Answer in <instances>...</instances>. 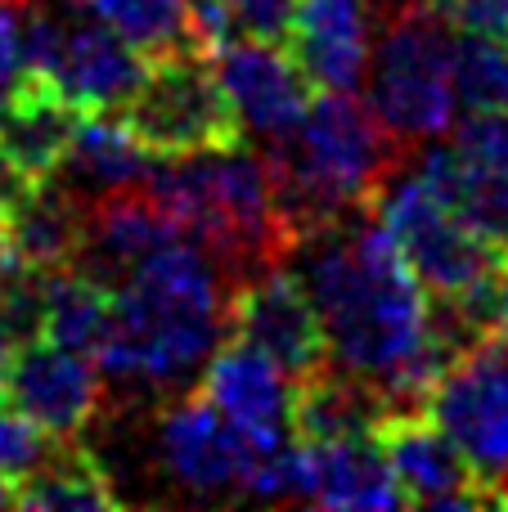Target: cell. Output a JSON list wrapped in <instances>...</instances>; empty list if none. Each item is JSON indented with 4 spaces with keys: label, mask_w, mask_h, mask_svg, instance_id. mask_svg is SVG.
I'll use <instances>...</instances> for the list:
<instances>
[{
    "label": "cell",
    "mask_w": 508,
    "mask_h": 512,
    "mask_svg": "<svg viewBox=\"0 0 508 512\" xmlns=\"http://www.w3.org/2000/svg\"><path fill=\"white\" fill-rule=\"evenodd\" d=\"M365 216H351L306 243V288L324 315L333 355L383 382L423 342L432 301L392 230L365 225Z\"/></svg>",
    "instance_id": "obj_1"
},
{
    "label": "cell",
    "mask_w": 508,
    "mask_h": 512,
    "mask_svg": "<svg viewBox=\"0 0 508 512\" xmlns=\"http://www.w3.org/2000/svg\"><path fill=\"white\" fill-rule=\"evenodd\" d=\"M230 283L198 243L180 239L140 261L117 288V315L95 364L113 378L171 387L216 346Z\"/></svg>",
    "instance_id": "obj_2"
},
{
    "label": "cell",
    "mask_w": 508,
    "mask_h": 512,
    "mask_svg": "<svg viewBox=\"0 0 508 512\" xmlns=\"http://www.w3.org/2000/svg\"><path fill=\"white\" fill-rule=\"evenodd\" d=\"M369 5L383 27L369 108L405 149H419L446 131L459 104L450 72L455 27L428 0H369Z\"/></svg>",
    "instance_id": "obj_3"
},
{
    "label": "cell",
    "mask_w": 508,
    "mask_h": 512,
    "mask_svg": "<svg viewBox=\"0 0 508 512\" xmlns=\"http://www.w3.org/2000/svg\"><path fill=\"white\" fill-rule=\"evenodd\" d=\"M153 158L243 149V117L225 95L207 50H176L149 59L144 81L117 113Z\"/></svg>",
    "instance_id": "obj_4"
},
{
    "label": "cell",
    "mask_w": 508,
    "mask_h": 512,
    "mask_svg": "<svg viewBox=\"0 0 508 512\" xmlns=\"http://www.w3.org/2000/svg\"><path fill=\"white\" fill-rule=\"evenodd\" d=\"M374 441L410 508H508L504 481L482 477V468L450 436V427L428 409H392L374 427Z\"/></svg>",
    "instance_id": "obj_5"
},
{
    "label": "cell",
    "mask_w": 508,
    "mask_h": 512,
    "mask_svg": "<svg viewBox=\"0 0 508 512\" xmlns=\"http://www.w3.org/2000/svg\"><path fill=\"white\" fill-rule=\"evenodd\" d=\"M374 216L401 243L405 261L414 265V274L432 292V301L464 297V292H473L500 265L491 256V248L459 221L455 207L423 185V176H414V180L396 176L378 194Z\"/></svg>",
    "instance_id": "obj_6"
},
{
    "label": "cell",
    "mask_w": 508,
    "mask_h": 512,
    "mask_svg": "<svg viewBox=\"0 0 508 512\" xmlns=\"http://www.w3.org/2000/svg\"><path fill=\"white\" fill-rule=\"evenodd\" d=\"M225 319H230L234 337L261 346L279 369L288 373H311L333 355L329 328L315 306L306 279H297L288 265H275L266 274H252L239 288H230L225 301Z\"/></svg>",
    "instance_id": "obj_7"
},
{
    "label": "cell",
    "mask_w": 508,
    "mask_h": 512,
    "mask_svg": "<svg viewBox=\"0 0 508 512\" xmlns=\"http://www.w3.org/2000/svg\"><path fill=\"white\" fill-rule=\"evenodd\" d=\"M432 414L450 427L482 477L508 486V333L468 346L432 396Z\"/></svg>",
    "instance_id": "obj_8"
},
{
    "label": "cell",
    "mask_w": 508,
    "mask_h": 512,
    "mask_svg": "<svg viewBox=\"0 0 508 512\" xmlns=\"http://www.w3.org/2000/svg\"><path fill=\"white\" fill-rule=\"evenodd\" d=\"M0 396L14 409H23L27 418H36L50 436L68 441L99 418L104 369L86 351L41 337L0 360Z\"/></svg>",
    "instance_id": "obj_9"
},
{
    "label": "cell",
    "mask_w": 508,
    "mask_h": 512,
    "mask_svg": "<svg viewBox=\"0 0 508 512\" xmlns=\"http://www.w3.org/2000/svg\"><path fill=\"white\" fill-rule=\"evenodd\" d=\"M212 68L225 95L239 108V117L261 135H279L297 126L311 104V77L284 41H266L252 32L230 36L212 50Z\"/></svg>",
    "instance_id": "obj_10"
},
{
    "label": "cell",
    "mask_w": 508,
    "mask_h": 512,
    "mask_svg": "<svg viewBox=\"0 0 508 512\" xmlns=\"http://www.w3.org/2000/svg\"><path fill=\"white\" fill-rule=\"evenodd\" d=\"M81 108L54 77L23 72L9 99L0 104V158L23 185L50 180L63 171L72 140L81 131Z\"/></svg>",
    "instance_id": "obj_11"
},
{
    "label": "cell",
    "mask_w": 508,
    "mask_h": 512,
    "mask_svg": "<svg viewBox=\"0 0 508 512\" xmlns=\"http://www.w3.org/2000/svg\"><path fill=\"white\" fill-rule=\"evenodd\" d=\"M144 68L149 59L126 45L104 18H95L90 0H68V32L54 81L81 113H122V104L140 90Z\"/></svg>",
    "instance_id": "obj_12"
},
{
    "label": "cell",
    "mask_w": 508,
    "mask_h": 512,
    "mask_svg": "<svg viewBox=\"0 0 508 512\" xmlns=\"http://www.w3.org/2000/svg\"><path fill=\"white\" fill-rule=\"evenodd\" d=\"M158 450L171 481L194 495H221L243 481V432L203 396H185L167 409L158 432Z\"/></svg>",
    "instance_id": "obj_13"
},
{
    "label": "cell",
    "mask_w": 508,
    "mask_h": 512,
    "mask_svg": "<svg viewBox=\"0 0 508 512\" xmlns=\"http://www.w3.org/2000/svg\"><path fill=\"white\" fill-rule=\"evenodd\" d=\"M185 239L176 212L149 189H122L86 203V248H81V270L99 279H126L140 261L153 252Z\"/></svg>",
    "instance_id": "obj_14"
},
{
    "label": "cell",
    "mask_w": 508,
    "mask_h": 512,
    "mask_svg": "<svg viewBox=\"0 0 508 512\" xmlns=\"http://www.w3.org/2000/svg\"><path fill=\"white\" fill-rule=\"evenodd\" d=\"M369 0H297L284 45L311 86L320 90H356L369 72Z\"/></svg>",
    "instance_id": "obj_15"
},
{
    "label": "cell",
    "mask_w": 508,
    "mask_h": 512,
    "mask_svg": "<svg viewBox=\"0 0 508 512\" xmlns=\"http://www.w3.org/2000/svg\"><path fill=\"white\" fill-rule=\"evenodd\" d=\"M207 400L239 427L243 436H288L293 432V396L284 387V373L261 346L234 342L216 346L203 364V382H198Z\"/></svg>",
    "instance_id": "obj_16"
},
{
    "label": "cell",
    "mask_w": 508,
    "mask_h": 512,
    "mask_svg": "<svg viewBox=\"0 0 508 512\" xmlns=\"http://www.w3.org/2000/svg\"><path fill=\"white\" fill-rule=\"evenodd\" d=\"M392 414L383 387L351 364L324 360L320 369L302 373L293 391V436L306 445H333L351 436H374V427Z\"/></svg>",
    "instance_id": "obj_17"
},
{
    "label": "cell",
    "mask_w": 508,
    "mask_h": 512,
    "mask_svg": "<svg viewBox=\"0 0 508 512\" xmlns=\"http://www.w3.org/2000/svg\"><path fill=\"white\" fill-rule=\"evenodd\" d=\"M302 499L320 508H410L374 436L333 445L302 441Z\"/></svg>",
    "instance_id": "obj_18"
},
{
    "label": "cell",
    "mask_w": 508,
    "mask_h": 512,
    "mask_svg": "<svg viewBox=\"0 0 508 512\" xmlns=\"http://www.w3.org/2000/svg\"><path fill=\"white\" fill-rule=\"evenodd\" d=\"M23 265L32 270H72L86 248V198L59 180H32L5 207Z\"/></svg>",
    "instance_id": "obj_19"
},
{
    "label": "cell",
    "mask_w": 508,
    "mask_h": 512,
    "mask_svg": "<svg viewBox=\"0 0 508 512\" xmlns=\"http://www.w3.org/2000/svg\"><path fill=\"white\" fill-rule=\"evenodd\" d=\"M423 185L446 198L459 221L491 248L500 265H508V171L486 167L459 149H432L419 167Z\"/></svg>",
    "instance_id": "obj_20"
},
{
    "label": "cell",
    "mask_w": 508,
    "mask_h": 512,
    "mask_svg": "<svg viewBox=\"0 0 508 512\" xmlns=\"http://www.w3.org/2000/svg\"><path fill=\"white\" fill-rule=\"evenodd\" d=\"M63 167H68V189H77L86 203H95L104 194L144 189L158 158L126 131L117 113H86Z\"/></svg>",
    "instance_id": "obj_21"
},
{
    "label": "cell",
    "mask_w": 508,
    "mask_h": 512,
    "mask_svg": "<svg viewBox=\"0 0 508 512\" xmlns=\"http://www.w3.org/2000/svg\"><path fill=\"white\" fill-rule=\"evenodd\" d=\"M14 508L27 512H72V508H90V512H104V508H122L113 490V477L108 468L99 463V454L90 445H81L77 436L59 441L50 450V459L14 490Z\"/></svg>",
    "instance_id": "obj_22"
},
{
    "label": "cell",
    "mask_w": 508,
    "mask_h": 512,
    "mask_svg": "<svg viewBox=\"0 0 508 512\" xmlns=\"http://www.w3.org/2000/svg\"><path fill=\"white\" fill-rule=\"evenodd\" d=\"M117 315V288L99 274L81 270H54L45 274V337L72 351H86L90 360L99 355L108 328Z\"/></svg>",
    "instance_id": "obj_23"
},
{
    "label": "cell",
    "mask_w": 508,
    "mask_h": 512,
    "mask_svg": "<svg viewBox=\"0 0 508 512\" xmlns=\"http://www.w3.org/2000/svg\"><path fill=\"white\" fill-rule=\"evenodd\" d=\"M95 18H104L126 45L144 59H162L176 50H203L194 36L189 0H90Z\"/></svg>",
    "instance_id": "obj_24"
},
{
    "label": "cell",
    "mask_w": 508,
    "mask_h": 512,
    "mask_svg": "<svg viewBox=\"0 0 508 512\" xmlns=\"http://www.w3.org/2000/svg\"><path fill=\"white\" fill-rule=\"evenodd\" d=\"M450 72H455V99L464 113H495L508 108V45L495 36L455 32L450 41Z\"/></svg>",
    "instance_id": "obj_25"
},
{
    "label": "cell",
    "mask_w": 508,
    "mask_h": 512,
    "mask_svg": "<svg viewBox=\"0 0 508 512\" xmlns=\"http://www.w3.org/2000/svg\"><path fill=\"white\" fill-rule=\"evenodd\" d=\"M59 445V436H50L36 418H27L23 409H14L0 396V481L9 490H18Z\"/></svg>",
    "instance_id": "obj_26"
},
{
    "label": "cell",
    "mask_w": 508,
    "mask_h": 512,
    "mask_svg": "<svg viewBox=\"0 0 508 512\" xmlns=\"http://www.w3.org/2000/svg\"><path fill=\"white\" fill-rule=\"evenodd\" d=\"M459 153L486 162V167L508 171V108H495V113H468V122L459 126Z\"/></svg>",
    "instance_id": "obj_27"
},
{
    "label": "cell",
    "mask_w": 508,
    "mask_h": 512,
    "mask_svg": "<svg viewBox=\"0 0 508 512\" xmlns=\"http://www.w3.org/2000/svg\"><path fill=\"white\" fill-rule=\"evenodd\" d=\"M432 9L455 32H477V36L508 41V0H432Z\"/></svg>",
    "instance_id": "obj_28"
},
{
    "label": "cell",
    "mask_w": 508,
    "mask_h": 512,
    "mask_svg": "<svg viewBox=\"0 0 508 512\" xmlns=\"http://www.w3.org/2000/svg\"><path fill=\"white\" fill-rule=\"evenodd\" d=\"M23 77V0H0V104Z\"/></svg>",
    "instance_id": "obj_29"
},
{
    "label": "cell",
    "mask_w": 508,
    "mask_h": 512,
    "mask_svg": "<svg viewBox=\"0 0 508 512\" xmlns=\"http://www.w3.org/2000/svg\"><path fill=\"white\" fill-rule=\"evenodd\" d=\"M230 9H234L243 32L266 36V41H284L297 0H230Z\"/></svg>",
    "instance_id": "obj_30"
},
{
    "label": "cell",
    "mask_w": 508,
    "mask_h": 512,
    "mask_svg": "<svg viewBox=\"0 0 508 512\" xmlns=\"http://www.w3.org/2000/svg\"><path fill=\"white\" fill-rule=\"evenodd\" d=\"M18 274H23V270H18ZM9 279H14V274H5V270H0V288H5V283H9Z\"/></svg>",
    "instance_id": "obj_31"
},
{
    "label": "cell",
    "mask_w": 508,
    "mask_h": 512,
    "mask_svg": "<svg viewBox=\"0 0 508 512\" xmlns=\"http://www.w3.org/2000/svg\"><path fill=\"white\" fill-rule=\"evenodd\" d=\"M428 5H432V0H428Z\"/></svg>",
    "instance_id": "obj_32"
}]
</instances>
